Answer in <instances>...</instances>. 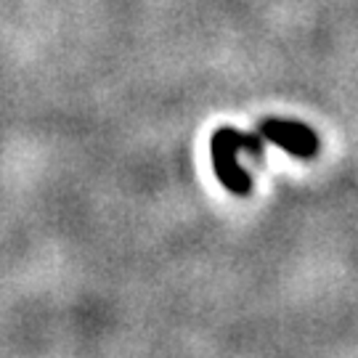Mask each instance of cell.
Masks as SVG:
<instances>
[{
    "instance_id": "6da1fadb",
    "label": "cell",
    "mask_w": 358,
    "mask_h": 358,
    "mask_svg": "<svg viewBox=\"0 0 358 358\" xmlns=\"http://www.w3.org/2000/svg\"><path fill=\"white\" fill-rule=\"evenodd\" d=\"M266 138L260 133H242L234 128H220L213 133L210 152H213V170L217 180L223 183V189H229L236 196H247L252 192V178L247 176L239 165V152L260 154L263 152Z\"/></svg>"
},
{
    "instance_id": "7a4b0ae2",
    "label": "cell",
    "mask_w": 358,
    "mask_h": 358,
    "mask_svg": "<svg viewBox=\"0 0 358 358\" xmlns=\"http://www.w3.org/2000/svg\"><path fill=\"white\" fill-rule=\"evenodd\" d=\"M260 136L266 138V143L279 146L282 152L292 154L297 159H313L321 149L316 130H310L306 122H297V120L266 117L260 122Z\"/></svg>"
}]
</instances>
